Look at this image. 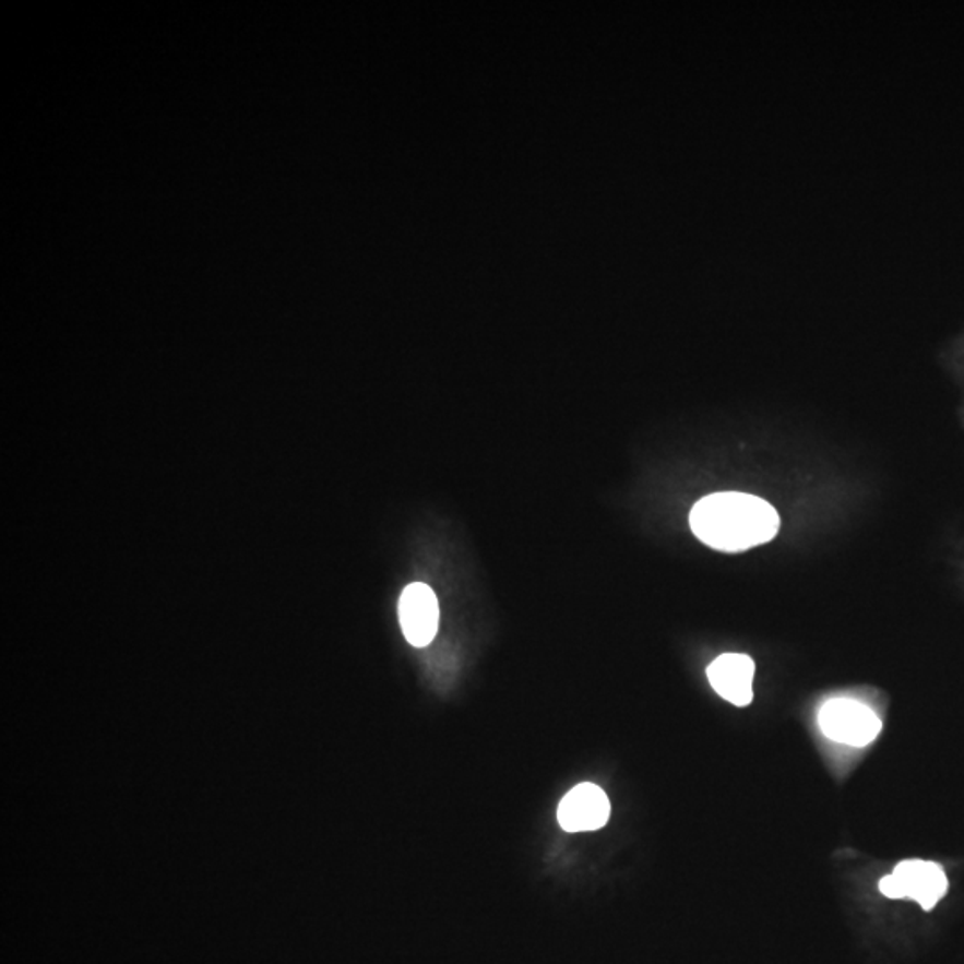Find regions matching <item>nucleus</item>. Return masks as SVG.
<instances>
[{
    "label": "nucleus",
    "instance_id": "nucleus-5",
    "mask_svg": "<svg viewBox=\"0 0 964 964\" xmlns=\"http://www.w3.org/2000/svg\"><path fill=\"white\" fill-rule=\"evenodd\" d=\"M611 817V802L597 784H578L564 795L558 808V822L567 832L598 831Z\"/></svg>",
    "mask_w": 964,
    "mask_h": 964
},
{
    "label": "nucleus",
    "instance_id": "nucleus-3",
    "mask_svg": "<svg viewBox=\"0 0 964 964\" xmlns=\"http://www.w3.org/2000/svg\"><path fill=\"white\" fill-rule=\"evenodd\" d=\"M818 725L825 738L848 747H867L882 730L881 718L873 710L852 699L825 702L818 713Z\"/></svg>",
    "mask_w": 964,
    "mask_h": 964
},
{
    "label": "nucleus",
    "instance_id": "nucleus-2",
    "mask_svg": "<svg viewBox=\"0 0 964 964\" xmlns=\"http://www.w3.org/2000/svg\"><path fill=\"white\" fill-rule=\"evenodd\" d=\"M879 890L891 901L909 898L918 902L921 909L930 911L945 896L949 879L938 862L907 859L896 865L891 876L881 879Z\"/></svg>",
    "mask_w": 964,
    "mask_h": 964
},
{
    "label": "nucleus",
    "instance_id": "nucleus-1",
    "mask_svg": "<svg viewBox=\"0 0 964 964\" xmlns=\"http://www.w3.org/2000/svg\"><path fill=\"white\" fill-rule=\"evenodd\" d=\"M691 531L719 552H743L777 536L781 519L774 505L755 495L722 491L700 499L690 513Z\"/></svg>",
    "mask_w": 964,
    "mask_h": 964
},
{
    "label": "nucleus",
    "instance_id": "nucleus-6",
    "mask_svg": "<svg viewBox=\"0 0 964 964\" xmlns=\"http://www.w3.org/2000/svg\"><path fill=\"white\" fill-rule=\"evenodd\" d=\"M754 676V662L747 654H736V652L722 654L707 666V679L713 690L722 699L738 707L749 705L754 699V690H752Z\"/></svg>",
    "mask_w": 964,
    "mask_h": 964
},
{
    "label": "nucleus",
    "instance_id": "nucleus-4",
    "mask_svg": "<svg viewBox=\"0 0 964 964\" xmlns=\"http://www.w3.org/2000/svg\"><path fill=\"white\" fill-rule=\"evenodd\" d=\"M398 620L407 642L418 648L429 645L440 627V606L431 587L409 584L398 600Z\"/></svg>",
    "mask_w": 964,
    "mask_h": 964
}]
</instances>
